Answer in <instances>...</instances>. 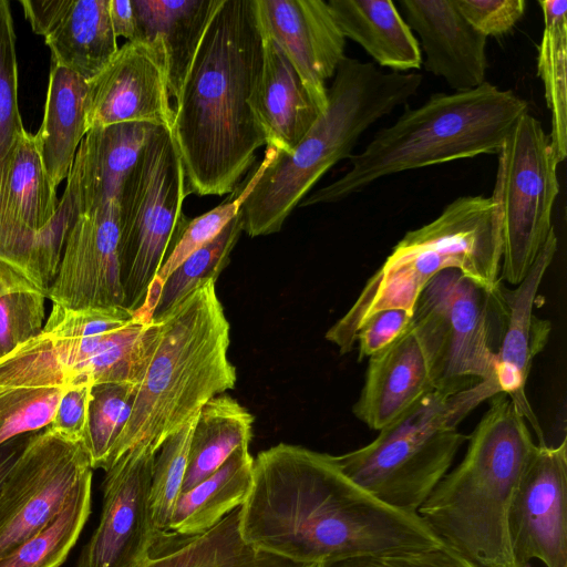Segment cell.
<instances>
[{
	"mask_svg": "<svg viewBox=\"0 0 567 567\" xmlns=\"http://www.w3.org/2000/svg\"><path fill=\"white\" fill-rule=\"evenodd\" d=\"M239 528L252 546L308 565L443 545L417 514L389 507L351 481L334 455L287 443L254 458Z\"/></svg>",
	"mask_w": 567,
	"mask_h": 567,
	"instance_id": "1",
	"label": "cell"
},
{
	"mask_svg": "<svg viewBox=\"0 0 567 567\" xmlns=\"http://www.w3.org/2000/svg\"><path fill=\"white\" fill-rule=\"evenodd\" d=\"M255 0H221L176 97L173 136L186 194L227 195L266 144L250 106L262 64Z\"/></svg>",
	"mask_w": 567,
	"mask_h": 567,
	"instance_id": "2",
	"label": "cell"
},
{
	"mask_svg": "<svg viewBox=\"0 0 567 567\" xmlns=\"http://www.w3.org/2000/svg\"><path fill=\"white\" fill-rule=\"evenodd\" d=\"M215 284L198 285L150 321L142 377L107 470L131 450L157 453L207 401L235 388L237 372L228 360L230 327Z\"/></svg>",
	"mask_w": 567,
	"mask_h": 567,
	"instance_id": "3",
	"label": "cell"
},
{
	"mask_svg": "<svg viewBox=\"0 0 567 567\" xmlns=\"http://www.w3.org/2000/svg\"><path fill=\"white\" fill-rule=\"evenodd\" d=\"M467 441L462 462L441 480L417 515L445 546L481 567H519L508 514L537 443L515 403L502 392L491 398Z\"/></svg>",
	"mask_w": 567,
	"mask_h": 567,
	"instance_id": "4",
	"label": "cell"
},
{
	"mask_svg": "<svg viewBox=\"0 0 567 567\" xmlns=\"http://www.w3.org/2000/svg\"><path fill=\"white\" fill-rule=\"evenodd\" d=\"M528 111L525 99L487 81L464 92L434 93L380 128L362 152L349 157L343 175L308 195L298 207L342 202L380 178L405 171L498 154Z\"/></svg>",
	"mask_w": 567,
	"mask_h": 567,
	"instance_id": "5",
	"label": "cell"
},
{
	"mask_svg": "<svg viewBox=\"0 0 567 567\" xmlns=\"http://www.w3.org/2000/svg\"><path fill=\"white\" fill-rule=\"evenodd\" d=\"M416 72H383L371 62L346 56L328 89V104L291 154L277 153L244 202L243 231L250 237L278 233L317 182L352 155L362 134L416 94Z\"/></svg>",
	"mask_w": 567,
	"mask_h": 567,
	"instance_id": "6",
	"label": "cell"
},
{
	"mask_svg": "<svg viewBox=\"0 0 567 567\" xmlns=\"http://www.w3.org/2000/svg\"><path fill=\"white\" fill-rule=\"evenodd\" d=\"M502 233L492 197L461 196L432 221L408 231L368 279L350 309L326 333L341 354L352 351L361 323L372 313L403 309L412 315L427 282L455 269L481 285L499 281Z\"/></svg>",
	"mask_w": 567,
	"mask_h": 567,
	"instance_id": "7",
	"label": "cell"
},
{
	"mask_svg": "<svg viewBox=\"0 0 567 567\" xmlns=\"http://www.w3.org/2000/svg\"><path fill=\"white\" fill-rule=\"evenodd\" d=\"M141 146L120 130L91 131L82 140L66 177L75 189L78 215L48 291L52 303L71 310L124 307L120 200Z\"/></svg>",
	"mask_w": 567,
	"mask_h": 567,
	"instance_id": "8",
	"label": "cell"
},
{
	"mask_svg": "<svg viewBox=\"0 0 567 567\" xmlns=\"http://www.w3.org/2000/svg\"><path fill=\"white\" fill-rule=\"evenodd\" d=\"M493 395L486 381L458 391L434 390L380 430L372 442L334 460L381 503L417 514L468 439L458 424Z\"/></svg>",
	"mask_w": 567,
	"mask_h": 567,
	"instance_id": "9",
	"label": "cell"
},
{
	"mask_svg": "<svg viewBox=\"0 0 567 567\" xmlns=\"http://www.w3.org/2000/svg\"><path fill=\"white\" fill-rule=\"evenodd\" d=\"M499 281L488 288L458 270L447 269L433 277L420 293L411 329L435 390L458 391L481 381L494 383L505 313Z\"/></svg>",
	"mask_w": 567,
	"mask_h": 567,
	"instance_id": "10",
	"label": "cell"
},
{
	"mask_svg": "<svg viewBox=\"0 0 567 567\" xmlns=\"http://www.w3.org/2000/svg\"><path fill=\"white\" fill-rule=\"evenodd\" d=\"M185 173L171 127L156 126L125 177L120 200L124 308L136 312L189 218Z\"/></svg>",
	"mask_w": 567,
	"mask_h": 567,
	"instance_id": "11",
	"label": "cell"
},
{
	"mask_svg": "<svg viewBox=\"0 0 567 567\" xmlns=\"http://www.w3.org/2000/svg\"><path fill=\"white\" fill-rule=\"evenodd\" d=\"M76 215L73 184L59 200L27 131L0 159V259L49 291Z\"/></svg>",
	"mask_w": 567,
	"mask_h": 567,
	"instance_id": "12",
	"label": "cell"
},
{
	"mask_svg": "<svg viewBox=\"0 0 567 567\" xmlns=\"http://www.w3.org/2000/svg\"><path fill=\"white\" fill-rule=\"evenodd\" d=\"M493 195L502 233V276L518 285L535 262L553 226L559 195L558 162L542 123L524 113L498 152Z\"/></svg>",
	"mask_w": 567,
	"mask_h": 567,
	"instance_id": "13",
	"label": "cell"
},
{
	"mask_svg": "<svg viewBox=\"0 0 567 567\" xmlns=\"http://www.w3.org/2000/svg\"><path fill=\"white\" fill-rule=\"evenodd\" d=\"M92 471L83 441L32 433L0 489V558L47 526Z\"/></svg>",
	"mask_w": 567,
	"mask_h": 567,
	"instance_id": "14",
	"label": "cell"
},
{
	"mask_svg": "<svg viewBox=\"0 0 567 567\" xmlns=\"http://www.w3.org/2000/svg\"><path fill=\"white\" fill-rule=\"evenodd\" d=\"M156 454L131 450L105 472L100 522L76 567H133L164 535L154 529L150 514Z\"/></svg>",
	"mask_w": 567,
	"mask_h": 567,
	"instance_id": "15",
	"label": "cell"
},
{
	"mask_svg": "<svg viewBox=\"0 0 567 567\" xmlns=\"http://www.w3.org/2000/svg\"><path fill=\"white\" fill-rule=\"evenodd\" d=\"M508 533L519 567H567V440L536 445L515 491Z\"/></svg>",
	"mask_w": 567,
	"mask_h": 567,
	"instance_id": "16",
	"label": "cell"
},
{
	"mask_svg": "<svg viewBox=\"0 0 567 567\" xmlns=\"http://www.w3.org/2000/svg\"><path fill=\"white\" fill-rule=\"evenodd\" d=\"M174 110L161 49L134 40L87 81L86 131L123 123L173 126Z\"/></svg>",
	"mask_w": 567,
	"mask_h": 567,
	"instance_id": "17",
	"label": "cell"
},
{
	"mask_svg": "<svg viewBox=\"0 0 567 567\" xmlns=\"http://www.w3.org/2000/svg\"><path fill=\"white\" fill-rule=\"evenodd\" d=\"M255 8L260 31L284 51L322 114L328 104L326 83L346 58V38L328 2L255 0Z\"/></svg>",
	"mask_w": 567,
	"mask_h": 567,
	"instance_id": "18",
	"label": "cell"
},
{
	"mask_svg": "<svg viewBox=\"0 0 567 567\" xmlns=\"http://www.w3.org/2000/svg\"><path fill=\"white\" fill-rule=\"evenodd\" d=\"M555 230L549 235L524 279L508 288L499 281L505 313L495 359L494 383L507 394L532 425L538 445H548L543 429L526 396V382L535 357L546 347L551 323L537 317L534 306L543 278L557 251Z\"/></svg>",
	"mask_w": 567,
	"mask_h": 567,
	"instance_id": "19",
	"label": "cell"
},
{
	"mask_svg": "<svg viewBox=\"0 0 567 567\" xmlns=\"http://www.w3.org/2000/svg\"><path fill=\"white\" fill-rule=\"evenodd\" d=\"M403 18L420 39L424 69L454 92L486 82L487 38L461 13L456 0H400Z\"/></svg>",
	"mask_w": 567,
	"mask_h": 567,
	"instance_id": "20",
	"label": "cell"
},
{
	"mask_svg": "<svg viewBox=\"0 0 567 567\" xmlns=\"http://www.w3.org/2000/svg\"><path fill=\"white\" fill-rule=\"evenodd\" d=\"M434 390L410 324L396 341L369 357L364 383L352 412L368 427L380 431Z\"/></svg>",
	"mask_w": 567,
	"mask_h": 567,
	"instance_id": "21",
	"label": "cell"
},
{
	"mask_svg": "<svg viewBox=\"0 0 567 567\" xmlns=\"http://www.w3.org/2000/svg\"><path fill=\"white\" fill-rule=\"evenodd\" d=\"M262 37V64L250 106L266 145L291 154L321 112L280 47L264 33Z\"/></svg>",
	"mask_w": 567,
	"mask_h": 567,
	"instance_id": "22",
	"label": "cell"
},
{
	"mask_svg": "<svg viewBox=\"0 0 567 567\" xmlns=\"http://www.w3.org/2000/svg\"><path fill=\"white\" fill-rule=\"evenodd\" d=\"M240 506L204 533L192 536L165 533L133 567H316L249 544L239 528Z\"/></svg>",
	"mask_w": 567,
	"mask_h": 567,
	"instance_id": "23",
	"label": "cell"
},
{
	"mask_svg": "<svg viewBox=\"0 0 567 567\" xmlns=\"http://www.w3.org/2000/svg\"><path fill=\"white\" fill-rule=\"evenodd\" d=\"M221 0H132L135 40L162 45L169 95L177 97L206 27Z\"/></svg>",
	"mask_w": 567,
	"mask_h": 567,
	"instance_id": "24",
	"label": "cell"
},
{
	"mask_svg": "<svg viewBox=\"0 0 567 567\" xmlns=\"http://www.w3.org/2000/svg\"><path fill=\"white\" fill-rule=\"evenodd\" d=\"M343 34L358 43L380 66L408 73L422 65L416 37L391 0H329Z\"/></svg>",
	"mask_w": 567,
	"mask_h": 567,
	"instance_id": "25",
	"label": "cell"
},
{
	"mask_svg": "<svg viewBox=\"0 0 567 567\" xmlns=\"http://www.w3.org/2000/svg\"><path fill=\"white\" fill-rule=\"evenodd\" d=\"M87 81L52 65L41 126L34 136L45 173L55 187L66 179L86 131Z\"/></svg>",
	"mask_w": 567,
	"mask_h": 567,
	"instance_id": "26",
	"label": "cell"
},
{
	"mask_svg": "<svg viewBox=\"0 0 567 567\" xmlns=\"http://www.w3.org/2000/svg\"><path fill=\"white\" fill-rule=\"evenodd\" d=\"M110 0H72L69 9L44 38L54 65L89 81L101 72L118 50Z\"/></svg>",
	"mask_w": 567,
	"mask_h": 567,
	"instance_id": "27",
	"label": "cell"
},
{
	"mask_svg": "<svg viewBox=\"0 0 567 567\" xmlns=\"http://www.w3.org/2000/svg\"><path fill=\"white\" fill-rule=\"evenodd\" d=\"M252 466L248 445H243L212 475L181 492L167 533L177 536L204 533L240 506L251 486Z\"/></svg>",
	"mask_w": 567,
	"mask_h": 567,
	"instance_id": "28",
	"label": "cell"
},
{
	"mask_svg": "<svg viewBox=\"0 0 567 567\" xmlns=\"http://www.w3.org/2000/svg\"><path fill=\"white\" fill-rule=\"evenodd\" d=\"M252 423L254 416L229 395L207 401L193 430L182 492L216 472L238 447L249 445Z\"/></svg>",
	"mask_w": 567,
	"mask_h": 567,
	"instance_id": "29",
	"label": "cell"
},
{
	"mask_svg": "<svg viewBox=\"0 0 567 567\" xmlns=\"http://www.w3.org/2000/svg\"><path fill=\"white\" fill-rule=\"evenodd\" d=\"M544 31L538 44L537 75L543 82L550 113L549 140L555 157L567 156V1H538Z\"/></svg>",
	"mask_w": 567,
	"mask_h": 567,
	"instance_id": "30",
	"label": "cell"
},
{
	"mask_svg": "<svg viewBox=\"0 0 567 567\" xmlns=\"http://www.w3.org/2000/svg\"><path fill=\"white\" fill-rule=\"evenodd\" d=\"M277 153L278 150L267 146L264 158L249 169L244 181H240L224 202L212 210L188 220L177 245L150 285L143 306L134 312L136 319L142 322L152 320L162 287L168 276L188 256L214 239L239 213L244 202Z\"/></svg>",
	"mask_w": 567,
	"mask_h": 567,
	"instance_id": "31",
	"label": "cell"
},
{
	"mask_svg": "<svg viewBox=\"0 0 567 567\" xmlns=\"http://www.w3.org/2000/svg\"><path fill=\"white\" fill-rule=\"evenodd\" d=\"M92 472L75 485L61 512L0 558V567H60L91 513Z\"/></svg>",
	"mask_w": 567,
	"mask_h": 567,
	"instance_id": "32",
	"label": "cell"
},
{
	"mask_svg": "<svg viewBox=\"0 0 567 567\" xmlns=\"http://www.w3.org/2000/svg\"><path fill=\"white\" fill-rule=\"evenodd\" d=\"M48 291L0 259V359L43 329Z\"/></svg>",
	"mask_w": 567,
	"mask_h": 567,
	"instance_id": "33",
	"label": "cell"
},
{
	"mask_svg": "<svg viewBox=\"0 0 567 567\" xmlns=\"http://www.w3.org/2000/svg\"><path fill=\"white\" fill-rule=\"evenodd\" d=\"M243 233L239 213L209 243L188 256L164 282L153 318H157L206 281L216 282Z\"/></svg>",
	"mask_w": 567,
	"mask_h": 567,
	"instance_id": "34",
	"label": "cell"
},
{
	"mask_svg": "<svg viewBox=\"0 0 567 567\" xmlns=\"http://www.w3.org/2000/svg\"><path fill=\"white\" fill-rule=\"evenodd\" d=\"M135 386L128 383L93 384L83 443L93 470H107L113 447L133 405Z\"/></svg>",
	"mask_w": 567,
	"mask_h": 567,
	"instance_id": "35",
	"label": "cell"
},
{
	"mask_svg": "<svg viewBox=\"0 0 567 567\" xmlns=\"http://www.w3.org/2000/svg\"><path fill=\"white\" fill-rule=\"evenodd\" d=\"M198 414L167 437L155 456L150 488V514L153 527L158 534L167 533L182 492L189 443Z\"/></svg>",
	"mask_w": 567,
	"mask_h": 567,
	"instance_id": "36",
	"label": "cell"
},
{
	"mask_svg": "<svg viewBox=\"0 0 567 567\" xmlns=\"http://www.w3.org/2000/svg\"><path fill=\"white\" fill-rule=\"evenodd\" d=\"M64 388L0 385V445L13 437L45 429Z\"/></svg>",
	"mask_w": 567,
	"mask_h": 567,
	"instance_id": "37",
	"label": "cell"
},
{
	"mask_svg": "<svg viewBox=\"0 0 567 567\" xmlns=\"http://www.w3.org/2000/svg\"><path fill=\"white\" fill-rule=\"evenodd\" d=\"M27 130L18 101L16 33L10 3L0 0V159Z\"/></svg>",
	"mask_w": 567,
	"mask_h": 567,
	"instance_id": "38",
	"label": "cell"
},
{
	"mask_svg": "<svg viewBox=\"0 0 567 567\" xmlns=\"http://www.w3.org/2000/svg\"><path fill=\"white\" fill-rule=\"evenodd\" d=\"M467 22L483 35L503 37L524 17L525 0H456Z\"/></svg>",
	"mask_w": 567,
	"mask_h": 567,
	"instance_id": "39",
	"label": "cell"
},
{
	"mask_svg": "<svg viewBox=\"0 0 567 567\" xmlns=\"http://www.w3.org/2000/svg\"><path fill=\"white\" fill-rule=\"evenodd\" d=\"M412 315L403 309H385L369 316L359 327V360L369 358L396 341L410 327Z\"/></svg>",
	"mask_w": 567,
	"mask_h": 567,
	"instance_id": "40",
	"label": "cell"
},
{
	"mask_svg": "<svg viewBox=\"0 0 567 567\" xmlns=\"http://www.w3.org/2000/svg\"><path fill=\"white\" fill-rule=\"evenodd\" d=\"M91 389L92 384L90 382L66 385L47 429L66 440L83 441Z\"/></svg>",
	"mask_w": 567,
	"mask_h": 567,
	"instance_id": "41",
	"label": "cell"
},
{
	"mask_svg": "<svg viewBox=\"0 0 567 567\" xmlns=\"http://www.w3.org/2000/svg\"><path fill=\"white\" fill-rule=\"evenodd\" d=\"M352 563L354 567H481L444 544L434 548L353 559Z\"/></svg>",
	"mask_w": 567,
	"mask_h": 567,
	"instance_id": "42",
	"label": "cell"
},
{
	"mask_svg": "<svg viewBox=\"0 0 567 567\" xmlns=\"http://www.w3.org/2000/svg\"><path fill=\"white\" fill-rule=\"evenodd\" d=\"M72 0H21L25 19L34 33L44 38L59 23Z\"/></svg>",
	"mask_w": 567,
	"mask_h": 567,
	"instance_id": "43",
	"label": "cell"
},
{
	"mask_svg": "<svg viewBox=\"0 0 567 567\" xmlns=\"http://www.w3.org/2000/svg\"><path fill=\"white\" fill-rule=\"evenodd\" d=\"M109 11L116 38L123 37L127 41H134L136 37V21L132 0H110Z\"/></svg>",
	"mask_w": 567,
	"mask_h": 567,
	"instance_id": "44",
	"label": "cell"
},
{
	"mask_svg": "<svg viewBox=\"0 0 567 567\" xmlns=\"http://www.w3.org/2000/svg\"><path fill=\"white\" fill-rule=\"evenodd\" d=\"M31 434L13 437L0 445V489L17 458L25 447Z\"/></svg>",
	"mask_w": 567,
	"mask_h": 567,
	"instance_id": "45",
	"label": "cell"
},
{
	"mask_svg": "<svg viewBox=\"0 0 567 567\" xmlns=\"http://www.w3.org/2000/svg\"><path fill=\"white\" fill-rule=\"evenodd\" d=\"M316 567H354L352 560H341V561H331V563H322L316 565Z\"/></svg>",
	"mask_w": 567,
	"mask_h": 567,
	"instance_id": "46",
	"label": "cell"
}]
</instances>
